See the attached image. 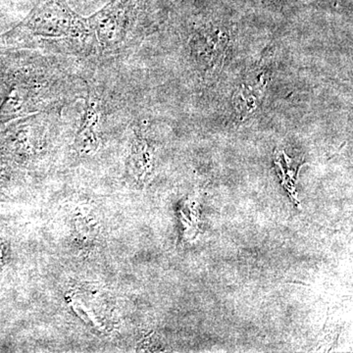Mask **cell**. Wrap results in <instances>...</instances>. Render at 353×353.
Wrapping results in <instances>:
<instances>
[{
	"instance_id": "obj_1",
	"label": "cell",
	"mask_w": 353,
	"mask_h": 353,
	"mask_svg": "<svg viewBox=\"0 0 353 353\" xmlns=\"http://www.w3.org/2000/svg\"><path fill=\"white\" fill-rule=\"evenodd\" d=\"M88 34L87 18L74 12L64 0H41L17 27L0 34V46H18L32 38L75 39Z\"/></svg>"
},
{
	"instance_id": "obj_2",
	"label": "cell",
	"mask_w": 353,
	"mask_h": 353,
	"mask_svg": "<svg viewBox=\"0 0 353 353\" xmlns=\"http://www.w3.org/2000/svg\"><path fill=\"white\" fill-rule=\"evenodd\" d=\"M132 3V0H112L87 18L90 34L94 37L102 50L112 48L122 41Z\"/></svg>"
},
{
	"instance_id": "obj_3",
	"label": "cell",
	"mask_w": 353,
	"mask_h": 353,
	"mask_svg": "<svg viewBox=\"0 0 353 353\" xmlns=\"http://www.w3.org/2000/svg\"><path fill=\"white\" fill-rule=\"evenodd\" d=\"M101 114V103L99 99L92 92H88L87 108H85L82 127L78 134L79 145L87 146L88 145V148L95 145L97 143L95 131L99 129Z\"/></svg>"
}]
</instances>
